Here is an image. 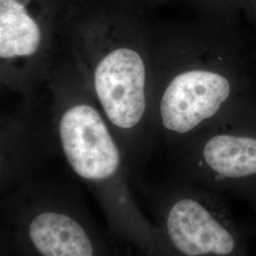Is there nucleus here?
<instances>
[{"label": "nucleus", "instance_id": "nucleus-1", "mask_svg": "<svg viewBox=\"0 0 256 256\" xmlns=\"http://www.w3.org/2000/svg\"><path fill=\"white\" fill-rule=\"evenodd\" d=\"M252 42L238 21L196 16L154 27L150 124L169 151L254 93Z\"/></svg>", "mask_w": 256, "mask_h": 256}, {"label": "nucleus", "instance_id": "nucleus-2", "mask_svg": "<svg viewBox=\"0 0 256 256\" xmlns=\"http://www.w3.org/2000/svg\"><path fill=\"white\" fill-rule=\"evenodd\" d=\"M138 0H66L61 46L119 138L140 184L158 146L150 124L154 27Z\"/></svg>", "mask_w": 256, "mask_h": 256}, {"label": "nucleus", "instance_id": "nucleus-3", "mask_svg": "<svg viewBox=\"0 0 256 256\" xmlns=\"http://www.w3.org/2000/svg\"><path fill=\"white\" fill-rule=\"evenodd\" d=\"M58 153L99 203L116 236L142 256H162L158 232L138 205L128 158L88 84L64 54L45 84Z\"/></svg>", "mask_w": 256, "mask_h": 256}, {"label": "nucleus", "instance_id": "nucleus-4", "mask_svg": "<svg viewBox=\"0 0 256 256\" xmlns=\"http://www.w3.org/2000/svg\"><path fill=\"white\" fill-rule=\"evenodd\" d=\"M1 198L2 243L12 256H116L70 182L41 174Z\"/></svg>", "mask_w": 256, "mask_h": 256}, {"label": "nucleus", "instance_id": "nucleus-5", "mask_svg": "<svg viewBox=\"0 0 256 256\" xmlns=\"http://www.w3.org/2000/svg\"><path fill=\"white\" fill-rule=\"evenodd\" d=\"M162 256H252L224 194L173 178L142 187Z\"/></svg>", "mask_w": 256, "mask_h": 256}, {"label": "nucleus", "instance_id": "nucleus-6", "mask_svg": "<svg viewBox=\"0 0 256 256\" xmlns=\"http://www.w3.org/2000/svg\"><path fill=\"white\" fill-rule=\"evenodd\" d=\"M170 152L176 178L221 194L256 184V92Z\"/></svg>", "mask_w": 256, "mask_h": 256}, {"label": "nucleus", "instance_id": "nucleus-7", "mask_svg": "<svg viewBox=\"0 0 256 256\" xmlns=\"http://www.w3.org/2000/svg\"><path fill=\"white\" fill-rule=\"evenodd\" d=\"M66 0H0V80L24 97L34 96L61 50Z\"/></svg>", "mask_w": 256, "mask_h": 256}, {"label": "nucleus", "instance_id": "nucleus-8", "mask_svg": "<svg viewBox=\"0 0 256 256\" xmlns=\"http://www.w3.org/2000/svg\"><path fill=\"white\" fill-rule=\"evenodd\" d=\"M34 96L24 97L18 111L1 120V196L41 176L50 156L58 152L50 119H37Z\"/></svg>", "mask_w": 256, "mask_h": 256}, {"label": "nucleus", "instance_id": "nucleus-9", "mask_svg": "<svg viewBox=\"0 0 256 256\" xmlns=\"http://www.w3.org/2000/svg\"><path fill=\"white\" fill-rule=\"evenodd\" d=\"M196 12V16L204 18L238 21L243 14L247 0H182Z\"/></svg>", "mask_w": 256, "mask_h": 256}, {"label": "nucleus", "instance_id": "nucleus-10", "mask_svg": "<svg viewBox=\"0 0 256 256\" xmlns=\"http://www.w3.org/2000/svg\"><path fill=\"white\" fill-rule=\"evenodd\" d=\"M243 14L246 16V18L248 19L254 30L256 38L252 42V55L256 66V0H247Z\"/></svg>", "mask_w": 256, "mask_h": 256}, {"label": "nucleus", "instance_id": "nucleus-11", "mask_svg": "<svg viewBox=\"0 0 256 256\" xmlns=\"http://www.w3.org/2000/svg\"><path fill=\"white\" fill-rule=\"evenodd\" d=\"M234 194L244 198L252 206L256 214V184L244 187L236 191Z\"/></svg>", "mask_w": 256, "mask_h": 256}, {"label": "nucleus", "instance_id": "nucleus-12", "mask_svg": "<svg viewBox=\"0 0 256 256\" xmlns=\"http://www.w3.org/2000/svg\"><path fill=\"white\" fill-rule=\"evenodd\" d=\"M138 2L142 3L144 6H156V5H160V4H164V3H168L171 0H138Z\"/></svg>", "mask_w": 256, "mask_h": 256}]
</instances>
